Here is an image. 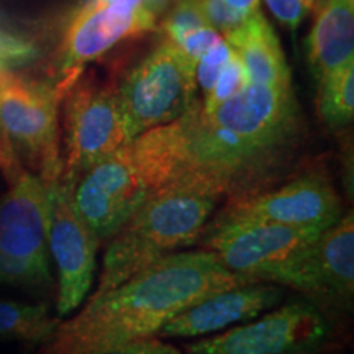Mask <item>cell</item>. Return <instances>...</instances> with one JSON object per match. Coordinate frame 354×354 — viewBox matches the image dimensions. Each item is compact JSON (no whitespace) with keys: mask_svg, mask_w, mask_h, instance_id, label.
I'll use <instances>...</instances> for the list:
<instances>
[{"mask_svg":"<svg viewBox=\"0 0 354 354\" xmlns=\"http://www.w3.org/2000/svg\"><path fill=\"white\" fill-rule=\"evenodd\" d=\"M37 55L32 43L0 30V71H12L32 63Z\"/></svg>","mask_w":354,"mask_h":354,"instance_id":"obj_24","label":"cell"},{"mask_svg":"<svg viewBox=\"0 0 354 354\" xmlns=\"http://www.w3.org/2000/svg\"><path fill=\"white\" fill-rule=\"evenodd\" d=\"M284 287L272 282H245L227 287L189 305L159 330L161 339L203 338L253 320L282 302Z\"/></svg>","mask_w":354,"mask_h":354,"instance_id":"obj_15","label":"cell"},{"mask_svg":"<svg viewBox=\"0 0 354 354\" xmlns=\"http://www.w3.org/2000/svg\"><path fill=\"white\" fill-rule=\"evenodd\" d=\"M48 197V250L56 266V312L68 317L81 307L94 284L100 243L79 216L73 185L44 184Z\"/></svg>","mask_w":354,"mask_h":354,"instance_id":"obj_12","label":"cell"},{"mask_svg":"<svg viewBox=\"0 0 354 354\" xmlns=\"http://www.w3.org/2000/svg\"><path fill=\"white\" fill-rule=\"evenodd\" d=\"M279 21L295 28L313 7L315 0H266Z\"/></svg>","mask_w":354,"mask_h":354,"instance_id":"obj_27","label":"cell"},{"mask_svg":"<svg viewBox=\"0 0 354 354\" xmlns=\"http://www.w3.org/2000/svg\"><path fill=\"white\" fill-rule=\"evenodd\" d=\"M26 171L21 167L19 159L15 158V154L8 146L6 136H3L2 128H0V172L7 179V183L10 184L19 177L21 172Z\"/></svg>","mask_w":354,"mask_h":354,"instance_id":"obj_28","label":"cell"},{"mask_svg":"<svg viewBox=\"0 0 354 354\" xmlns=\"http://www.w3.org/2000/svg\"><path fill=\"white\" fill-rule=\"evenodd\" d=\"M333 322L307 299L290 300L253 320L185 344L183 354H322Z\"/></svg>","mask_w":354,"mask_h":354,"instance_id":"obj_6","label":"cell"},{"mask_svg":"<svg viewBox=\"0 0 354 354\" xmlns=\"http://www.w3.org/2000/svg\"><path fill=\"white\" fill-rule=\"evenodd\" d=\"M156 19L143 7L94 6L87 2L74 17L63 43L59 81L56 82L61 99L68 87L82 74L84 66L105 55L122 39L149 32Z\"/></svg>","mask_w":354,"mask_h":354,"instance_id":"obj_14","label":"cell"},{"mask_svg":"<svg viewBox=\"0 0 354 354\" xmlns=\"http://www.w3.org/2000/svg\"><path fill=\"white\" fill-rule=\"evenodd\" d=\"M0 198V287L37 299L55 290L43 180L24 171Z\"/></svg>","mask_w":354,"mask_h":354,"instance_id":"obj_4","label":"cell"},{"mask_svg":"<svg viewBox=\"0 0 354 354\" xmlns=\"http://www.w3.org/2000/svg\"><path fill=\"white\" fill-rule=\"evenodd\" d=\"M209 25L197 0H177L165 21L166 38L172 44H179L189 33Z\"/></svg>","mask_w":354,"mask_h":354,"instance_id":"obj_21","label":"cell"},{"mask_svg":"<svg viewBox=\"0 0 354 354\" xmlns=\"http://www.w3.org/2000/svg\"><path fill=\"white\" fill-rule=\"evenodd\" d=\"M318 112L333 128L346 127L354 117V61L318 81Z\"/></svg>","mask_w":354,"mask_h":354,"instance_id":"obj_19","label":"cell"},{"mask_svg":"<svg viewBox=\"0 0 354 354\" xmlns=\"http://www.w3.org/2000/svg\"><path fill=\"white\" fill-rule=\"evenodd\" d=\"M233 55V48L227 43V39H221L216 43L212 50H209L203 55L196 64V82L197 87L207 95L210 88L214 87L216 79H218L220 73L223 71L225 64L228 63L230 57Z\"/></svg>","mask_w":354,"mask_h":354,"instance_id":"obj_22","label":"cell"},{"mask_svg":"<svg viewBox=\"0 0 354 354\" xmlns=\"http://www.w3.org/2000/svg\"><path fill=\"white\" fill-rule=\"evenodd\" d=\"M56 84L32 81L0 71V128L24 169L43 184L61 177L59 109Z\"/></svg>","mask_w":354,"mask_h":354,"instance_id":"obj_5","label":"cell"},{"mask_svg":"<svg viewBox=\"0 0 354 354\" xmlns=\"http://www.w3.org/2000/svg\"><path fill=\"white\" fill-rule=\"evenodd\" d=\"M151 196L128 141L79 177L73 190V202L100 245H107Z\"/></svg>","mask_w":354,"mask_h":354,"instance_id":"obj_13","label":"cell"},{"mask_svg":"<svg viewBox=\"0 0 354 354\" xmlns=\"http://www.w3.org/2000/svg\"><path fill=\"white\" fill-rule=\"evenodd\" d=\"M61 180L76 185L84 172L130 141L118 88L79 76L63 94Z\"/></svg>","mask_w":354,"mask_h":354,"instance_id":"obj_7","label":"cell"},{"mask_svg":"<svg viewBox=\"0 0 354 354\" xmlns=\"http://www.w3.org/2000/svg\"><path fill=\"white\" fill-rule=\"evenodd\" d=\"M197 3L201 6L209 24L221 37H227V35L236 32L250 19V15L228 6L225 0H197Z\"/></svg>","mask_w":354,"mask_h":354,"instance_id":"obj_23","label":"cell"},{"mask_svg":"<svg viewBox=\"0 0 354 354\" xmlns=\"http://www.w3.org/2000/svg\"><path fill=\"white\" fill-rule=\"evenodd\" d=\"M223 38L241 59L250 82L292 86L290 69L281 43L261 10L251 13L241 28Z\"/></svg>","mask_w":354,"mask_h":354,"instance_id":"obj_17","label":"cell"},{"mask_svg":"<svg viewBox=\"0 0 354 354\" xmlns=\"http://www.w3.org/2000/svg\"><path fill=\"white\" fill-rule=\"evenodd\" d=\"M220 201L202 190L162 189L146 198L110 238L102 259L95 300L135 274L185 248L196 245Z\"/></svg>","mask_w":354,"mask_h":354,"instance_id":"obj_3","label":"cell"},{"mask_svg":"<svg viewBox=\"0 0 354 354\" xmlns=\"http://www.w3.org/2000/svg\"><path fill=\"white\" fill-rule=\"evenodd\" d=\"M304 295L333 322L348 315L354 300V215L323 230L315 241L271 279Z\"/></svg>","mask_w":354,"mask_h":354,"instance_id":"obj_10","label":"cell"},{"mask_svg":"<svg viewBox=\"0 0 354 354\" xmlns=\"http://www.w3.org/2000/svg\"><path fill=\"white\" fill-rule=\"evenodd\" d=\"M88 354H183V351L174 346V344L166 343L165 339L158 338V336H151V338L136 339V342H130L120 344V346Z\"/></svg>","mask_w":354,"mask_h":354,"instance_id":"obj_26","label":"cell"},{"mask_svg":"<svg viewBox=\"0 0 354 354\" xmlns=\"http://www.w3.org/2000/svg\"><path fill=\"white\" fill-rule=\"evenodd\" d=\"M254 282L228 271L207 250L177 251L57 323L39 354H88L158 336L189 305L227 287Z\"/></svg>","mask_w":354,"mask_h":354,"instance_id":"obj_2","label":"cell"},{"mask_svg":"<svg viewBox=\"0 0 354 354\" xmlns=\"http://www.w3.org/2000/svg\"><path fill=\"white\" fill-rule=\"evenodd\" d=\"M223 37L216 32L214 26H202V28L196 30V32L189 33L183 41L174 46L183 53V56L189 61L190 64L196 66L197 61L205 55L207 51L212 50L216 43H220Z\"/></svg>","mask_w":354,"mask_h":354,"instance_id":"obj_25","label":"cell"},{"mask_svg":"<svg viewBox=\"0 0 354 354\" xmlns=\"http://www.w3.org/2000/svg\"><path fill=\"white\" fill-rule=\"evenodd\" d=\"M94 6H123L130 8L143 7V0H88Z\"/></svg>","mask_w":354,"mask_h":354,"instance_id":"obj_31","label":"cell"},{"mask_svg":"<svg viewBox=\"0 0 354 354\" xmlns=\"http://www.w3.org/2000/svg\"><path fill=\"white\" fill-rule=\"evenodd\" d=\"M248 82H250V79H248L245 66H243L241 59L238 57L236 53L233 51L232 57H230L228 63L225 64V68L220 73L218 79L215 81L214 87L210 88L209 94L203 95V102H201L202 112H212V110L218 107L220 104H223L225 100L236 95Z\"/></svg>","mask_w":354,"mask_h":354,"instance_id":"obj_20","label":"cell"},{"mask_svg":"<svg viewBox=\"0 0 354 354\" xmlns=\"http://www.w3.org/2000/svg\"><path fill=\"white\" fill-rule=\"evenodd\" d=\"M172 0H143V8L148 13H151L154 19L161 15V12L169 6Z\"/></svg>","mask_w":354,"mask_h":354,"instance_id":"obj_30","label":"cell"},{"mask_svg":"<svg viewBox=\"0 0 354 354\" xmlns=\"http://www.w3.org/2000/svg\"><path fill=\"white\" fill-rule=\"evenodd\" d=\"M343 215V202L330 171L322 165H312L263 190L225 202L210 221H269L326 230Z\"/></svg>","mask_w":354,"mask_h":354,"instance_id":"obj_8","label":"cell"},{"mask_svg":"<svg viewBox=\"0 0 354 354\" xmlns=\"http://www.w3.org/2000/svg\"><path fill=\"white\" fill-rule=\"evenodd\" d=\"M322 232L269 221H209L197 243L233 274L254 282H271Z\"/></svg>","mask_w":354,"mask_h":354,"instance_id":"obj_11","label":"cell"},{"mask_svg":"<svg viewBox=\"0 0 354 354\" xmlns=\"http://www.w3.org/2000/svg\"><path fill=\"white\" fill-rule=\"evenodd\" d=\"M59 322V317L51 315L46 302L0 297V339L41 346Z\"/></svg>","mask_w":354,"mask_h":354,"instance_id":"obj_18","label":"cell"},{"mask_svg":"<svg viewBox=\"0 0 354 354\" xmlns=\"http://www.w3.org/2000/svg\"><path fill=\"white\" fill-rule=\"evenodd\" d=\"M307 48L317 81L354 61V0H326L323 3Z\"/></svg>","mask_w":354,"mask_h":354,"instance_id":"obj_16","label":"cell"},{"mask_svg":"<svg viewBox=\"0 0 354 354\" xmlns=\"http://www.w3.org/2000/svg\"><path fill=\"white\" fill-rule=\"evenodd\" d=\"M118 100L130 141L151 128L179 120L196 102V66L169 39L125 77Z\"/></svg>","mask_w":354,"mask_h":354,"instance_id":"obj_9","label":"cell"},{"mask_svg":"<svg viewBox=\"0 0 354 354\" xmlns=\"http://www.w3.org/2000/svg\"><path fill=\"white\" fill-rule=\"evenodd\" d=\"M225 2L236 8V10L246 13V15H251V13L259 10V0H225Z\"/></svg>","mask_w":354,"mask_h":354,"instance_id":"obj_29","label":"cell"},{"mask_svg":"<svg viewBox=\"0 0 354 354\" xmlns=\"http://www.w3.org/2000/svg\"><path fill=\"white\" fill-rule=\"evenodd\" d=\"M172 171L166 189L187 187L234 201L292 174L299 110L292 86L245 87L205 113L196 100L172 122Z\"/></svg>","mask_w":354,"mask_h":354,"instance_id":"obj_1","label":"cell"}]
</instances>
